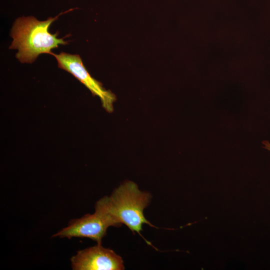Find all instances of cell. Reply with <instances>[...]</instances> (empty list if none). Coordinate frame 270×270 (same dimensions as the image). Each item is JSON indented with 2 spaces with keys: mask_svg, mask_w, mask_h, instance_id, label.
<instances>
[{
  "mask_svg": "<svg viewBox=\"0 0 270 270\" xmlns=\"http://www.w3.org/2000/svg\"><path fill=\"white\" fill-rule=\"evenodd\" d=\"M118 226L110 216L100 206L96 204L95 212L86 214L80 218L70 222L68 226L53 236L67 238H87L97 244H102V238L106 236L110 226Z\"/></svg>",
  "mask_w": 270,
  "mask_h": 270,
  "instance_id": "3",
  "label": "cell"
},
{
  "mask_svg": "<svg viewBox=\"0 0 270 270\" xmlns=\"http://www.w3.org/2000/svg\"><path fill=\"white\" fill-rule=\"evenodd\" d=\"M150 193L140 190L136 184L128 181L116 188L110 196H105L96 202L115 222L118 226L124 224L141 236L143 224L155 227L144 214L150 203Z\"/></svg>",
  "mask_w": 270,
  "mask_h": 270,
  "instance_id": "2",
  "label": "cell"
},
{
  "mask_svg": "<svg viewBox=\"0 0 270 270\" xmlns=\"http://www.w3.org/2000/svg\"><path fill=\"white\" fill-rule=\"evenodd\" d=\"M74 270H122L124 262L121 256L102 244L79 250L71 259Z\"/></svg>",
  "mask_w": 270,
  "mask_h": 270,
  "instance_id": "5",
  "label": "cell"
},
{
  "mask_svg": "<svg viewBox=\"0 0 270 270\" xmlns=\"http://www.w3.org/2000/svg\"><path fill=\"white\" fill-rule=\"evenodd\" d=\"M72 10L44 21H40L34 16L18 18L11 30L10 35L13 40L9 48L18 50L16 56L20 62L32 63L40 54H50L51 50L58 48L59 44H67L68 42L64 41V38H57L58 32L51 34L48 28L60 16Z\"/></svg>",
  "mask_w": 270,
  "mask_h": 270,
  "instance_id": "1",
  "label": "cell"
},
{
  "mask_svg": "<svg viewBox=\"0 0 270 270\" xmlns=\"http://www.w3.org/2000/svg\"><path fill=\"white\" fill-rule=\"evenodd\" d=\"M56 58L58 67L72 74L84 84L100 100L102 107L108 112L114 110L116 96L110 90H105L102 84L89 74L78 54H72L64 52L56 54L52 52Z\"/></svg>",
  "mask_w": 270,
  "mask_h": 270,
  "instance_id": "4",
  "label": "cell"
},
{
  "mask_svg": "<svg viewBox=\"0 0 270 270\" xmlns=\"http://www.w3.org/2000/svg\"><path fill=\"white\" fill-rule=\"evenodd\" d=\"M263 144L264 145V148L270 151V143L268 141H264Z\"/></svg>",
  "mask_w": 270,
  "mask_h": 270,
  "instance_id": "6",
  "label": "cell"
}]
</instances>
